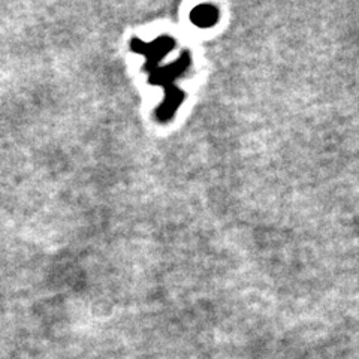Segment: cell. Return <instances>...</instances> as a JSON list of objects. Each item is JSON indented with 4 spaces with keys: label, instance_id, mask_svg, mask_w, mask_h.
Listing matches in <instances>:
<instances>
[{
    "label": "cell",
    "instance_id": "cell-1",
    "mask_svg": "<svg viewBox=\"0 0 359 359\" xmlns=\"http://www.w3.org/2000/svg\"><path fill=\"white\" fill-rule=\"evenodd\" d=\"M192 20L196 26H211V22L217 20V11L211 6H198L196 9H194Z\"/></svg>",
    "mask_w": 359,
    "mask_h": 359
}]
</instances>
